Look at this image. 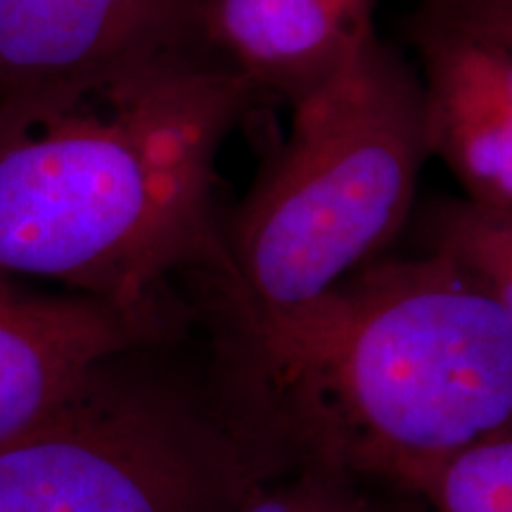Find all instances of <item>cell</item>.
<instances>
[{
  "label": "cell",
  "mask_w": 512,
  "mask_h": 512,
  "mask_svg": "<svg viewBox=\"0 0 512 512\" xmlns=\"http://www.w3.org/2000/svg\"><path fill=\"white\" fill-rule=\"evenodd\" d=\"M114 358L0 439V512H233L256 484L245 437L119 377Z\"/></svg>",
  "instance_id": "cell-4"
},
{
  "label": "cell",
  "mask_w": 512,
  "mask_h": 512,
  "mask_svg": "<svg viewBox=\"0 0 512 512\" xmlns=\"http://www.w3.org/2000/svg\"><path fill=\"white\" fill-rule=\"evenodd\" d=\"M332 477L335 472L316 467V472L268 489L254 484L233 512H344L356 498Z\"/></svg>",
  "instance_id": "cell-11"
},
{
  "label": "cell",
  "mask_w": 512,
  "mask_h": 512,
  "mask_svg": "<svg viewBox=\"0 0 512 512\" xmlns=\"http://www.w3.org/2000/svg\"><path fill=\"white\" fill-rule=\"evenodd\" d=\"M408 38L430 157L467 200L512 214V0H425Z\"/></svg>",
  "instance_id": "cell-6"
},
{
  "label": "cell",
  "mask_w": 512,
  "mask_h": 512,
  "mask_svg": "<svg viewBox=\"0 0 512 512\" xmlns=\"http://www.w3.org/2000/svg\"><path fill=\"white\" fill-rule=\"evenodd\" d=\"M159 309L46 294L0 278V439L48 413L107 358L155 337Z\"/></svg>",
  "instance_id": "cell-7"
},
{
  "label": "cell",
  "mask_w": 512,
  "mask_h": 512,
  "mask_svg": "<svg viewBox=\"0 0 512 512\" xmlns=\"http://www.w3.org/2000/svg\"><path fill=\"white\" fill-rule=\"evenodd\" d=\"M430 254L444 256L512 304V214L472 200H441L422 221Z\"/></svg>",
  "instance_id": "cell-10"
},
{
  "label": "cell",
  "mask_w": 512,
  "mask_h": 512,
  "mask_svg": "<svg viewBox=\"0 0 512 512\" xmlns=\"http://www.w3.org/2000/svg\"><path fill=\"white\" fill-rule=\"evenodd\" d=\"M377 0H204L207 46L259 93L290 105L325 86L375 38Z\"/></svg>",
  "instance_id": "cell-8"
},
{
  "label": "cell",
  "mask_w": 512,
  "mask_h": 512,
  "mask_svg": "<svg viewBox=\"0 0 512 512\" xmlns=\"http://www.w3.org/2000/svg\"><path fill=\"white\" fill-rule=\"evenodd\" d=\"M427 157L418 74L370 38L292 105L290 133L223 233L226 278L261 304L318 297L399 235Z\"/></svg>",
  "instance_id": "cell-3"
},
{
  "label": "cell",
  "mask_w": 512,
  "mask_h": 512,
  "mask_svg": "<svg viewBox=\"0 0 512 512\" xmlns=\"http://www.w3.org/2000/svg\"><path fill=\"white\" fill-rule=\"evenodd\" d=\"M396 482L425 496L437 512H512L510 425L420 460Z\"/></svg>",
  "instance_id": "cell-9"
},
{
  "label": "cell",
  "mask_w": 512,
  "mask_h": 512,
  "mask_svg": "<svg viewBox=\"0 0 512 512\" xmlns=\"http://www.w3.org/2000/svg\"><path fill=\"white\" fill-rule=\"evenodd\" d=\"M344 512H373V510H370L366 503H361V501H358V498H356V501H354V503H351V505H349V508H347V510H344Z\"/></svg>",
  "instance_id": "cell-12"
},
{
  "label": "cell",
  "mask_w": 512,
  "mask_h": 512,
  "mask_svg": "<svg viewBox=\"0 0 512 512\" xmlns=\"http://www.w3.org/2000/svg\"><path fill=\"white\" fill-rule=\"evenodd\" d=\"M211 278L242 422L318 470L396 482L512 425V304L444 256L370 261L292 306Z\"/></svg>",
  "instance_id": "cell-1"
},
{
  "label": "cell",
  "mask_w": 512,
  "mask_h": 512,
  "mask_svg": "<svg viewBox=\"0 0 512 512\" xmlns=\"http://www.w3.org/2000/svg\"><path fill=\"white\" fill-rule=\"evenodd\" d=\"M256 95L214 50H195L0 133V278L159 309L178 268L228 275L216 162Z\"/></svg>",
  "instance_id": "cell-2"
},
{
  "label": "cell",
  "mask_w": 512,
  "mask_h": 512,
  "mask_svg": "<svg viewBox=\"0 0 512 512\" xmlns=\"http://www.w3.org/2000/svg\"><path fill=\"white\" fill-rule=\"evenodd\" d=\"M202 12L204 0H0V133L164 57L211 50Z\"/></svg>",
  "instance_id": "cell-5"
}]
</instances>
